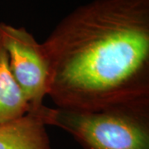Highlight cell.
<instances>
[{"mask_svg":"<svg viewBox=\"0 0 149 149\" xmlns=\"http://www.w3.org/2000/svg\"><path fill=\"white\" fill-rule=\"evenodd\" d=\"M42 44L57 108L97 111L149 103V0H93Z\"/></svg>","mask_w":149,"mask_h":149,"instance_id":"6da1fadb","label":"cell"},{"mask_svg":"<svg viewBox=\"0 0 149 149\" xmlns=\"http://www.w3.org/2000/svg\"><path fill=\"white\" fill-rule=\"evenodd\" d=\"M28 112L29 105L11 72L0 36V123L21 118Z\"/></svg>","mask_w":149,"mask_h":149,"instance_id":"5b68a950","label":"cell"},{"mask_svg":"<svg viewBox=\"0 0 149 149\" xmlns=\"http://www.w3.org/2000/svg\"><path fill=\"white\" fill-rule=\"evenodd\" d=\"M46 124L35 112L0 123V149H50Z\"/></svg>","mask_w":149,"mask_h":149,"instance_id":"277c9868","label":"cell"},{"mask_svg":"<svg viewBox=\"0 0 149 149\" xmlns=\"http://www.w3.org/2000/svg\"><path fill=\"white\" fill-rule=\"evenodd\" d=\"M0 36L8 56L11 72L29 105V112L43 105L50 85V65L42 43L24 27L0 22Z\"/></svg>","mask_w":149,"mask_h":149,"instance_id":"3957f363","label":"cell"},{"mask_svg":"<svg viewBox=\"0 0 149 149\" xmlns=\"http://www.w3.org/2000/svg\"><path fill=\"white\" fill-rule=\"evenodd\" d=\"M35 112L61 128L84 149H149V103L80 111L43 104Z\"/></svg>","mask_w":149,"mask_h":149,"instance_id":"7a4b0ae2","label":"cell"}]
</instances>
